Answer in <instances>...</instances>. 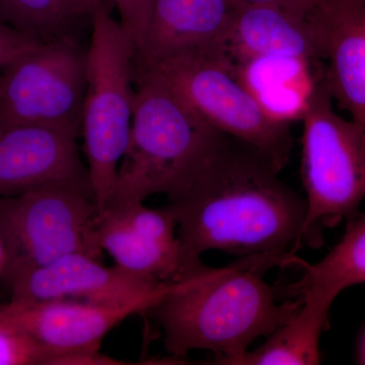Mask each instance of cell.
I'll return each instance as SVG.
<instances>
[{
  "instance_id": "4fadbf2b",
  "label": "cell",
  "mask_w": 365,
  "mask_h": 365,
  "mask_svg": "<svg viewBox=\"0 0 365 365\" xmlns=\"http://www.w3.org/2000/svg\"><path fill=\"white\" fill-rule=\"evenodd\" d=\"M139 313L143 311L136 307H106L71 299L0 304V321L16 326L51 352L49 365L58 355L100 350L110 331Z\"/></svg>"
},
{
  "instance_id": "d6986e66",
  "label": "cell",
  "mask_w": 365,
  "mask_h": 365,
  "mask_svg": "<svg viewBox=\"0 0 365 365\" xmlns=\"http://www.w3.org/2000/svg\"><path fill=\"white\" fill-rule=\"evenodd\" d=\"M79 20L69 0H0V23L42 43L72 36Z\"/></svg>"
},
{
  "instance_id": "2e32d148",
  "label": "cell",
  "mask_w": 365,
  "mask_h": 365,
  "mask_svg": "<svg viewBox=\"0 0 365 365\" xmlns=\"http://www.w3.org/2000/svg\"><path fill=\"white\" fill-rule=\"evenodd\" d=\"M235 69L262 108L288 123L302 119L314 88L325 74L324 63L277 57L250 60Z\"/></svg>"
},
{
  "instance_id": "7402d4cb",
  "label": "cell",
  "mask_w": 365,
  "mask_h": 365,
  "mask_svg": "<svg viewBox=\"0 0 365 365\" xmlns=\"http://www.w3.org/2000/svg\"><path fill=\"white\" fill-rule=\"evenodd\" d=\"M41 43L11 26L0 23V76L11 62Z\"/></svg>"
},
{
  "instance_id": "cb8c5ba5",
  "label": "cell",
  "mask_w": 365,
  "mask_h": 365,
  "mask_svg": "<svg viewBox=\"0 0 365 365\" xmlns=\"http://www.w3.org/2000/svg\"><path fill=\"white\" fill-rule=\"evenodd\" d=\"M76 13L83 19H91L93 13L105 4V0H69Z\"/></svg>"
},
{
  "instance_id": "5b68a950",
  "label": "cell",
  "mask_w": 365,
  "mask_h": 365,
  "mask_svg": "<svg viewBox=\"0 0 365 365\" xmlns=\"http://www.w3.org/2000/svg\"><path fill=\"white\" fill-rule=\"evenodd\" d=\"M86 90L81 118L83 151L96 205L102 212L116 184L133 117V44L106 4L91 19Z\"/></svg>"
},
{
  "instance_id": "30bf717a",
  "label": "cell",
  "mask_w": 365,
  "mask_h": 365,
  "mask_svg": "<svg viewBox=\"0 0 365 365\" xmlns=\"http://www.w3.org/2000/svg\"><path fill=\"white\" fill-rule=\"evenodd\" d=\"M177 283H163L98 259L73 253L14 278L7 287L13 300L71 299L101 306L136 307L145 313Z\"/></svg>"
},
{
  "instance_id": "6da1fadb",
  "label": "cell",
  "mask_w": 365,
  "mask_h": 365,
  "mask_svg": "<svg viewBox=\"0 0 365 365\" xmlns=\"http://www.w3.org/2000/svg\"><path fill=\"white\" fill-rule=\"evenodd\" d=\"M265 153L222 132L186 189L167 207L192 264L222 251L240 258L294 256L307 217L304 197Z\"/></svg>"
},
{
  "instance_id": "9a60e30c",
  "label": "cell",
  "mask_w": 365,
  "mask_h": 365,
  "mask_svg": "<svg viewBox=\"0 0 365 365\" xmlns=\"http://www.w3.org/2000/svg\"><path fill=\"white\" fill-rule=\"evenodd\" d=\"M217 48L234 67L274 57L324 63L307 18L262 4H242Z\"/></svg>"
},
{
  "instance_id": "e0dca14e",
  "label": "cell",
  "mask_w": 365,
  "mask_h": 365,
  "mask_svg": "<svg viewBox=\"0 0 365 365\" xmlns=\"http://www.w3.org/2000/svg\"><path fill=\"white\" fill-rule=\"evenodd\" d=\"M304 275L278 294L297 299L317 297L333 304L346 288L365 283V212L348 220L339 242L314 264L300 262Z\"/></svg>"
},
{
  "instance_id": "277c9868",
  "label": "cell",
  "mask_w": 365,
  "mask_h": 365,
  "mask_svg": "<svg viewBox=\"0 0 365 365\" xmlns=\"http://www.w3.org/2000/svg\"><path fill=\"white\" fill-rule=\"evenodd\" d=\"M132 73L162 81L204 122L254 146L281 170L289 162L290 123L262 108L218 48L132 61Z\"/></svg>"
},
{
  "instance_id": "d4e9b609",
  "label": "cell",
  "mask_w": 365,
  "mask_h": 365,
  "mask_svg": "<svg viewBox=\"0 0 365 365\" xmlns=\"http://www.w3.org/2000/svg\"><path fill=\"white\" fill-rule=\"evenodd\" d=\"M7 263V253L6 244H4V237L0 234V278H1L2 274L4 273V270L6 268Z\"/></svg>"
},
{
  "instance_id": "3957f363",
  "label": "cell",
  "mask_w": 365,
  "mask_h": 365,
  "mask_svg": "<svg viewBox=\"0 0 365 365\" xmlns=\"http://www.w3.org/2000/svg\"><path fill=\"white\" fill-rule=\"evenodd\" d=\"M133 83L130 137L106 208L143 202L155 194H165L168 201L176 198L222 133L197 116L158 79L133 74Z\"/></svg>"
},
{
  "instance_id": "ffe728a7",
  "label": "cell",
  "mask_w": 365,
  "mask_h": 365,
  "mask_svg": "<svg viewBox=\"0 0 365 365\" xmlns=\"http://www.w3.org/2000/svg\"><path fill=\"white\" fill-rule=\"evenodd\" d=\"M51 357L28 334L0 321V365H49Z\"/></svg>"
},
{
  "instance_id": "ac0fdd59",
  "label": "cell",
  "mask_w": 365,
  "mask_h": 365,
  "mask_svg": "<svg viewBox=\"0 0 365 365\" xmlns=\"http://www.w3.org/2000/svg\"><path fill=\"white\" fill-rule=\"evenodd\" d=\"M299 311L267 339L230 365H314L319 364V339L332 304L304 297Z\"/></svg>"
},
{
  "instance_id": "603a6c76",
  "label": "cell",
  "mask_w": 365,
  "mask_h": 365,
  "mask_svg": "<svg viewBox=\"0 0 365 365\" xmlns=\"http://www.w3.org/2000/svg\"><path fill=\"white\" fill-rule=\"evenodd\" d=\"M244 4H262L278 7L287 13L307 18L321 0H237Z\"/></svg>"
},
{
  "instance_id": "44dd1931",
  "label": "cell",
  "mask_w": 365,
  "mask_h": 365,
  "mask_svg": "<svg viewBox=\"0 0 365 365\" xmlns=\"http://www.w3.org/2000/svg\"><path fill=\"white\" fill-rule=\"evenodd\" d=\"M120 16V24L134 48L140 42L150 21L155 0H113Z\"/></svg>"
},
{
  "instance_id": "5bb4252c",
  "label": "cell",
  "mask_w": 365,
  "mask_h": 365,
  "mask_svg": "<svg viewBox=\"0 0 365 365\" xmlns=\"http://www.w3.org/2000/svg\"><path fill=\"white\" fill-rule=\"evenodd\" d=\"M241 4L237 0H155L132 61L217 48Z\"/></svg>"
},
{
  "instance_id": "9c48e42d",
  "label": "cell",
  "mask_w": 365,
  "mask_h": 365,
  "mask_svg": "<svg viewBox=\"0 0 365 365\" xmlns=\"http://www.w3.org/2000/svg\"><path fill=\"white\" fill-rule=\"evenodd\" d=\"M96 234L101 250L117 266L160 282H179L207 267L187 258L167 206L150 209L143 202L109 206L98 213Z\"/></svg>"
},
{
  "instance_id": "8fae6325",
  "label": "cell",
  "mask_w": 365,
  "mask_h": 365,
  "mask_svg": "<svg viewBox=\"0 0 365 365\" xmlns=\"http://www.w3.org/2000/svg\"><path fill=\"white\" fill-rule=\"evenodd\" d=\"M78 138L71 132L40 125L0 128V196L20 195L51 185L74 187L93 195Z\"/></svg>"
},
{
  "instance_id": "ba28073f",
  "label": "cell",
  "mask_w": 365,
  "mask_h": 365,
  "mask_svg": "<svg viewBox=\"0 0 365 365\" xmlns=\"http://www.w3.org/2000/svg\"><path fill=\"white\" fill-rule=\"evenodd\" d=\"M86 51L72 36L41 43L0 76V128L40 125L81 135Z\"/></svg>"
},
{
  "instance_id": "7a4b0ae2",
  "label": "cell",
  "mask_w": 365,
  "mask_h": 365,
  "mask_svg": "<svg viewBox=\"0 0 365 365\" xmlns=\"http://www.w3.org/2000/svg\"><path fill=\"white\" fill-rule=\"evenodd\" d=\"M297 259L266 255L240 258L225 268L207 266L179 281L144 314L160 327L175 359L204 349L215 353L213 364L230 365L299 311L302 299L279 302L277 289L263 279L268 269Z\"/></svg>"
},
{
  "instance_id": "52a82bcc",
  "label": "cell",
  "mask_w": 365,
  "mask_h": 365,
  "mask_svg": "<svg viewBox=\"0 0 365 365\" xmlns=\"http://www.w3.org/2000/svg\"><path fill=\"white\" fill-rule=\"evenodd\" d=\"M98 213L93 194L71 186L51 185L0 196V234L7 253L0 279L9 285L21 274L69 254L100 259Z\"/></svg>"
},
{
  "instance_id": "8992f818",
  "label": "cell",
  "mask_w": 365,
  "mask_h": 365,
  "mask_svg": "<svg viewBox=\"0 0 365 365\" xmlns=\"http://www.w3.org/2000/svg\"><path fill=\"white\" fill-rule=\"evenodd\" d=\"M325 79L302 117V180L307 217L302 240L319 247L322 228L351 220L365 199V127L336 113Z\"/></svg>"
},
{
  "instance_id": "7c38bea8",
  "label": "cell",
  "mask_w": 365,
  "mask_h": 365,
  "mask_svg": "<svg viewBox=\"0 0 365 365\" xmlns=\"http://www.w3.org/2000/svg\"><path fill=\"white\" fill-rule=\"evenodd\" d=\"M307 19L331 97L365 127V0H321Z\"/></svg>"
},
{
  "instance_id": "484cf974",
  "label": "cell",
  "mask_w": 365,
  "mask_h": 365,
  "mask_svg": "<svg viewBox=\"0 0 365 365\" xmlns=\"http://www.w3.org/2000/svg\"><path fill=\"white\" fill-rule=\"evenodd\" d=\"M360 361L365 364V337L362 342L361 350H360Z\"/></svg>"
}]
</instances>
